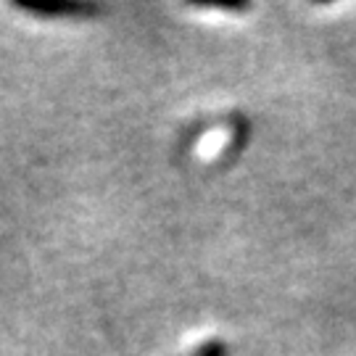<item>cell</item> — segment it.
<instances>
[{"label": "cell", "instance_id": "6da1fadb", "mask_svg": "<svg viewBox=\"0 0 356 356\" xmlns=\"http://www.w3.org/2000/svg\"><path fill=\"white\" fill-rule=\"evenodd\" d=\"M16 6L35 16H82V13L98 11L90 3H16Z\"/></svg>", "mask_w": 356, "mask_h": 356}, {"label": "cell", "instance_id": "7a4b0ae2", "mask_svg": "<svg viewBox=\"0 0 356 356\" xmlns=\"http://www.w3.org/2000/svg\"><path fill=\"white\" fill-rule=\"evenodd\" d=\"M195 356H227V346L222 343V341H206Z\"/></svg>", "mask_w": 356, "mask_h": 356}]
</instances>
